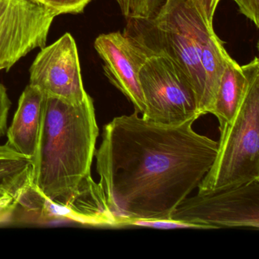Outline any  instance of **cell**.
<instances>
[{"label":"cell","instance_id":"9","mask_svg":"<svg viewBox=\"0 0 259 259\" xmlns=\"http://www.w3.org/2000/svg\"><path fill=\"white\" fill-rule=\"evenodd\" d=\"M95 48L104 61L109 81L143 114L146 106L139 80V70L147 56L124 33L102 34L97 37Z\"/></svg>","mask_w":259,"mask_h":259},{"label":"cell","instance_id":"4","mask_svg":"<svg viewBox=\"0 0 259 259\" xmlns=\"http://www.w3.org/2000/svg\"><path fill=\"white\" fill-rule=\"evenodd\" d=\"M248 80L243 99L230 123L220 130L216 157L198 192L239 186L259 179V60L242 66Z\"/></svg>","mask_w":259,"mask_h":259},{"label":"cell","instance_id":"21","mask_svg":"<svg viewBox=\"0 0 259 259\" xmlns=\"http://www.w3.org/2000/svg\"><path fill=\"white\" fill-rule=\"evenodd\" d=\"M116 2L120 8L122 15L127 19L130 16L131 11L132 0H116Z\"/></svg>","mask_w":259,"mask_h":259},{"label":"cell","instance_id":"11","mask_svg":"<svg viewBox=\"0 0 259 259\" xmlns=\"http://www.w3.org/2000/svg\"><path fill=\"white\" fill-rule=\"evenodd\" d=\"M245 71L230 55L218 85L213 105L209 113L219 121V130L230 123L234 117L248 87Z\"/></svg>","mask_w":259,"mask_h":259},{"label":"cell","instance_id":"19","mask_svg":"<svg viewBox=\"0 0 259 259\" xmlns=\"http://www.w3.org/2000/svg\"><path fill=\"white\" fill-rule=\"evenodd\" d=\"M19 195H8L0 198V224L10 222L13 219Z\"/></svg>","mask_w":259,"mask_h":259},{"label":"cell","instance_id":"5","mask_svg":"<svg viewBox=\"0 0 259 259\" xmlns=\"http://www.w3.org/2000/svg\"><path fill=\"white\" fill-rule=\"evenodd\" d=\"M139 70L145 99L142 117L163 124L177 125L201 116L193 88L178 65L166 56L154 54Z\"/></svg>","mask_w":259,"mask_h":259},{"label":"cell","instance_id":"22","mask_svg":"<svg viewBox=\"0 0 259 259\" xmlns=\"http://www.w3.org/2000/svg\"><path fill=\"white\" fill-rule=\"evenodd\" d=\"M21 192H14V191L9 189V188L5 187V186H0V198H4V197L6 196H8V195H20Z\"/></svg>","mask_w":259,"mask_h":259},{"label":"cell","instance_id":"2","mask_svg":"<svg viewBox=\"0 0 259 259\" xmlns=\"http://www.w3.org/2000/svg\"><path fill=\"white\" fill-rule=\"evenodd\" d=\"M99 128L93 99L73 103L45 95L32 183L50 199L70 207L94 183Z\"/></svg>","mask_w":259,"mask_h":259},{"label":"cell","instance_id":"8","mask_svg":"<svg viewBox=\"0 0 259 259\" xmlns=\"http://www.w3.org/2000/svg\"><path fill=\"white\" fill-rule=\"evenodd\" d=\"M29 84L45 95L70 102H82L87 98L78 48L69 33L41 48L30 68Z\"/></svg>","mask_w":259,"mask_h":259},{"label":"cell","instance_id":"7","mask_svg":"<svg viewBox=\"0 0 259 259\" xmlns=\"http://www.w3.org/2000/svg\"><path fill=\"white\" fill-rule=\"evenodd\" d=\"M56 16L34 0H0V72L45 48Z\"/></svg>","mask_w":259,"mask_h":259},{"label":"cell","instance_id":"15","mask_svg":"<svg viewBox=\"0 0 259 259\" xmlns=\"http://www.w3.org/2000/svg\"><path fill=\"white\" fill-rule=\"evenodd\" d=\"M54 11L57 16L82 13L92 0H34Z\"/></svg>","mask_w":259,"mask_h":259},{"label":"cell","instance_id":"12","mask_svg":"<svg viewBox=\"0 0 259 259\" xmlns=\"http://www.w3.org/2000/svg\"><path fill=\"white\" fill-rule=\"evenodd\" d=\"M228 56L224 44L213 31L206 40L201 53V66L205 80V113H209L213 105Z\"/></svg>","mask_w":259,"mask_h":259},{"label":"cell","instance_id":"1","mask_svg":"<svg viewBox=\"0 0 259 259\" xmlns=\"http://www.w3.org/2000/svg\"><path fill=\"white\" fill-rule=\"evenodd\" d=\"M195 120L163 125L135 110L104 125L95 156L113 227L133 219H171L198 188L214 160L218 142L194 131Z\"/></svg>","mask_w":259,"mask_h":259},{"label":"cell","instance_id":"14","mask_svg":"<svg viewBox=\"0 0 259 259\" xmlns=\"http://www.w3.org/2000/svg\"><path fill=\"white\" fill-rule=\"evenodd\" d=\"M150 227V228L163 229V230L202 229L201 226L196 225V224H189V223L172 219H133L127 221L123 227Z\"/></svg>","mask_w":259,"mask_h":259},{"label":"cell","instance_id":"17","mask_svg":"<svg viewBox=\"0 0 259 259\" xmlns=\"http://www.w3.org/2000/svg\"><path fill=\"white\" fill-rule=\"evenodd\" d=\"M208 26L213 27V19L221 0H190Z\"/></svg>","mask_w":259,"mask_h":259},{"label":"cell","instance_id":"18","mask_svg":"<svg viewBox=\"0 0 259 259\" xmlns=\"http://www.w3.org/2000/svg\"><path fill=\"white\" fill-rule=\"evenodd\" d=\"M239 12L259 27V0H234Z\"/></svg>","mask_w":259,"mask_h":259},{"label":"cell","instance_id":"3","mask_svg":"<svg viewBox=\"0 0 259 259\" xmlns=\"http://www.w3.org/2000/svg\"><path fill=\"white\" fill-rule=\"evenodd\" d=\"M127 19L124 34L146 55L163 54L174 60L193 88L200 113L206 114L201 58L213 27L207 25L190 0H168L152 19Z\"/></svg>","mask_w":259,"mask_h":259},{"label":"cell","instance_id":"13","mask_svg":"<svg viewBox=\"0 0 259 259\" xmlns=\"http://www.w3.org/2000/svg\"><path fill=\"white\" fill-rule=\"evenodd\" d=\"M33 170L31 159L16 152L7 143L0 145V186L21 192L32 183Z\"/></svg>","mask_w":259,"mask_h":259},{"label":"cell","instance_id":"20","mask_svg":"<svg viewBox=\"0 0 259 259\" xmlns=\"http://www.w3.org/2000/svg\"><path fill=\"white\" fill-rule=\"evenodd\" d=\"M10 106L11 102L7 95V89L0 84V137L4 136L7 130V119Z\"/></svg>","mask_w":259,"mask_h":259},{"label":"cell","instance_id":"16","mask_svg":"<svg viewBox=\"0 0 259 259\" xmlns=\"http://www.w3.org/2000/svg\"><path fill=\"white\" fill-rule=\"evenodd\" d=\"M167 1L168 0H132L131 11L128 18L152 19Z\"/></svg>","mask_w":259,"mask_h":259},{"label":"cell","instance_id":"6","mask_svg":"<svg viewBox=\"0 0 259 259\" xmlns=\"http://www.w3.org/2000/svg\"><path fill=\"white\" fill-rule=\"evenodd\" d=\"M171 219L201 226L259 228V179L239 186L198 192L186 198Z\"/></svg>","mask_w":259,"mask_h":259},{"label":"cell","instance_id":"10","mask_svg":"<svg viewBox=\"0 0 259 259\" xmlns=\"http://www.w3.org/2000/svg\"><path fill=\"white\" fill-rule=\"evenodd\" d=\"M44 101L45 94L28 84L19 98L17 110L7 130V143L31 160L37 153Z\"/></svg>","mask_w":259,"mask_h":259}]
</instances>
